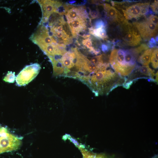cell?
Here are the masks:
<instances>
[{"mask_svg":"<svg viewBox=\"0 0 158 158\" xmlns=\"http://www.w3.org/2000/svg\"><path fill=\"white\" fill-rule=\"evenodd\" d=\"M149 48L147 44L144 43L130 49L114 48L109 57V64L114 71L120 75H129L137 65L140 54Z\"/></svg>","mask_w":158,"mask_h":158,"instance_id":"1","label":"cell"},{"mask_svg":"<svg viewBox=\"0 0 158 158\" xmlns=\"http://www.w3.org/2000/svg\"><path fill=\"white\" fill-rule=\"evenodd\" d=\"M127 78L107 69L93 74L86 83L96 96L106 95L126 82Z\"/></svg>","mask_w":158,"mask_h":158,"instance_id":"2","label":"cell"},{"mask_svg":"<svg viewBox=\"0 0 158 158\" xmlns=\"http://www.w3.org/2000/svg\"><path fill=\"white\" fill-rule=\"evenodd\" d=\"M65 15L73 37L76 38L80 33L86 30L87 19H90L88 13L83 7L73 6Z\"/></svg>","mask_w":158,"mask_h":158,"instance_id":"3","label":"cell"},{"mask_svg":"<svg viewBox=\"0 0 158 158\" xmlns=\"http://www.w3.org/2000/svg\"><path fill=\"white\" fill-rule=\"evenodd\" d=\"M143 19L133 22L142 39L147 41L157 35L158 18L154 15L145 16Z\"/></svg>","mask_w":158,"mask_h":158,"instance_id":"4","label":"cell"},{"mask_svg":"<svg viewBox=\"0 0 158 158\" xmlns=\"http://www.w3.org/2000/svg\"><path fill=\"white\" fill-rule=\"evenodd\" d=\"M118 26L120 41L124 45L135 47L140 45L142 40L133 25L127 21Z\"/></svg>","mask_w":158,"mask_h":158,"instance_id":"5","label":"cell"},{"mask_svg":"<svg viewBox=\"0 0 158 158\" xmlns=\"http://www.w3.org/2000/svg\"><path fill=\"white\" fill-rule=\"evenodd\" d=\"M121 3L122 7L118 8L121 10L123 15L127 20L135 19L137 21L150 14V2L138 3L127 6Z\"/></svg>","mask_w":158,"mask_h":158,"instance_id":"6","label":"cell"},{"mask_svg":"<svg viewBox=\"0 0 158 158\" xmlns=\"http://www.w3.org/2000/svg\"><path fill=\"white\" fill-rule=\"evenodd\" d=\"M22 138L9 133L2 127L0 131V154L18 149L21 144Z\"/></svg>","mask_w":158,"mask_h":158,"instance_id":"7","label":"cell"},{"mask_svg":"<svg viewBox=\"0 0 158 158\" xmlns=\"http://www.w3.org/2000/svg\"><path fill=\"white\" fill-rule=\"evenodd\" d=\"M40 69V65L37 63L25 66L16 78L17 85L20 86H23L28 84L36 77Z\"/></svg>","mask_w":158,"mask_h":158,"instance_id":"8","label":"cell"},{"mask_svg":"<svg viewBox=\"0 0 158 158\" xmlns=\"http://www.w3.org/2000/svg\"><path fill=\"white\" fill-rule=\"evenodd\" d=\"M156 74L154 70L149 66H138L136 65L132 73L127 78V81H136L139 78L148 79L150 81L156 83Z\"/></svg>","mask_w":158,"mask_h":158,"instance_id":"9","label":"cell"},{"mask_svg":"<svg viewBox=\"0 0 158 158\" xmlns=\"http://www.w3.org/2000/svg\"><path fill=\"white\" fill-rule=\"evenodd\" d=\"M100 5L103 6L105 18L109 24H116L117 25L128 21L115 7L107 3Z\"/></svg>","mask_w":158,"mask_h":158,"instance_id":"10","label":"cell"},{"mask_svg":"<svg viewBox=\"0 0 158 158\" xmlns=\"http://www.w3.org/2000/svg\"><path fill=\"white\" fill-rule=\"evenodd\" d=\"M38 1L42 12L43 22H47L51 15L54 13H58V9L62 5L61 2L57 1L41 0Z\"/></svg>","mask_w":158,"mask_h":158,"instance_id":"11","label":"cell"},{"mask_svg":"<svg viewBox=\"0 0 158 158\" xmlns=\"http://www.w3.org/2000/svg\"><path fill=\"white\" fill-rule=\"evenodd\" d=\"M80 35L83 38L81 41L82 47L83 48L87 49L91 54L97 55L100 53L99 49L94 46L92 37L90 35Z\"/></svg>","mask_w":158,"mask_h":158,"instance_id":"12","label":"cell"},{"mask_svg":"<svg viewBox=\"0 0 158 158\" xmlns=\"http://www.w3.org/2000/svg\"><path fill=\"white\" fill-rule=\"evenodd\" d=\"M155 47L148 48L141 53L138 58L137 62L143 66H148L151 61V55Z\"/></svg>","mask_w":158,"mask_h":158,"instance_id":"13","label":"cell"},{"mask_svg":"<svg viewBox=\"0 0 158 158\" xmlns=\"http://www.w3.org/2000/svg\"><path fill=\"white\" fill-rule=\"evenodd\" d=\"M88 29L89 33L97 39L107 40L108 38L105 28L94 29L91 27Z\"/></svg>","mask_w":158,"mask_h":158,"instance_id":"14","label":"cell"},{"mask_svg":"<svg viewBox=\"0 0 158 158\" xmlns=\"http://www.w3.org/2000/svg\"><path fill=\"white\" fill-rule=\"evenodd\" d=\"M78 148L82 154L83 158H107L104 154L90 152L84 149L83 146H80Z\"/></svg>","mask_w":158,"mask_h":158,"instance_id":"15","label":"cell"},{"mask_svg":"<svg viewBox=\"0 0 158 158\" xmlns=\"http://www.w3.org/2000/svg\"><path fill=\"white\" fill-rule=\"evenodd\" d=\"M158 47L156 46L152 51L151 58L152 66L156 69H157L158 67Z\"/></svg>","mask_w":158,"mask_h":158,"instance_id":"16","label":"cell"},{"mask_svg":"<svg viewBox=\"0 0 158 158\" xmlns=\"http://www.w3.org/2000/svg\"><path fill=\"white\" fill-rule=\"evenodd\" d=\"M14 73L11 71L8 72L7 75L4 78V80L10 83H14L16 78Z\"/></svg>","mask_w":158,"mask_h":158,"instance_id":"17","label":"cell"},{"mask_svg":"<svg viewBox=\"0 0 158 158\" xmlns=\"http://www.w3.org/2000/svg\"><path fill=\"white\" fill-rule=\"evenodd\" d=\"M107 25L106 23L103 20L100 19L96 20L94 25L91 27L94 29L100 28H106Z\"/></svg>","mask_w":158,"mask_h":158,"instance_id":"18","label":"cell"},{"mask_svg":"<svg viewBox=\"0 0 158 158\" xmlns=\"http://www.w3.org/2000/svg\"><path fill=\"white\" fill-rule=\"evenodd\" d=\"M89 9L88 15L90 17V20L93 19L98 18L99 15V13L98 10H91L89 8Z\"/></svg>","mask_w":158,"mask_h":158,"instance_id":"19","label":"cell"},{"mask_svg":"<svg viewBox=\"0 0 158 158\" xmlns=\"http://www.w3.org/2000/svg\"><path fill=\"white\" fill-rule=\"evenodd\" d=\"M150 8L155 14L158 13V1L155 0L150 5Z\"/></svg>","mask_w":158,"mask_h":158,"instance_id":"20","label":"cell"},{"mask_svg":"<svg viewBox=\"0 0 158 158\" xmlns=\"http://www.w3.org/2000/svg\"><path fill=\"white\" fill-rule=\"evenodd\" d=\"M134 81L132 80H128L123 84L122 86L123 87L126 89H129L130 86L133 83Z\"/></svg>","mask_w":158,"mask_h":158,"instance_id":"21","label":"cell"},{"mask_svg":"<svg viewBox=\"0 0 158 158\" xmlns=\"http://www.w3.org/2000/svg\"><path fill=\"white\" fill-rule=\"evenodd\" d=\"M109 47L107 45L103 44L101 46V49L102 51L104 52H107L109 49Z\"/></svg>","mask_w":158,"mask_h":158,"instance_id":"22","label":"cell"},{"mask_svg":"<svg viewBox=\"0 0 158 158\" xmlns=\"http://www.w3.org/2000/svg\"><path fill=\"white\" fill-rule=\"evenodd\" d=\"M152 158H158V156L157 155H156L155 156L153 157Z\"/></svg>","mask_w":158,"mask_h":158,"instance_id":"23","label":"cell"},{"mask_svg":"<svg viewBox=\"0 0 158 158\" xmlns=\"http://www.w3.org/2000/svg\"><path fill=\"white\" fill-rule=\"evenodd\" d=\"M2 128L0 126V131L1 130Z\"/></svg>","mask_w":158,"mask_h":158,"instance_id":"24","label":"cell"}]
</instances>
